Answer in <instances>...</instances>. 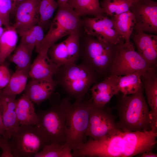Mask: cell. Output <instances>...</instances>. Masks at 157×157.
<instances>
[{
	"instance_id": "cell-1",
	"label": "cell",
	"mask_w": 157,
	"mask_h": 157,
	"mask_svg": "<svg viewBox=\"0 0 157 157\" xmlns=\"http://www.w3.org/2000/svg\"><path fill=\"white\" fill-rule=\"evenodd\" d=\"M142 85L135 93L119 96L116 109L119 117L118 128L125 131L150 130V112L144 95Z\"/></svg>"
},
{
	"instance_id": "cell-2",
	"label": "cell",
	"mask_w": 157,
	"mask_h": 157,
	"mask_svg": "<svg viewBox=\"0 0 157 157\" xmlns=\"http://www.w3.org/2000/svg\"><path fill=\"white\" fill-rule=\"evenodd\" d=\"M57 84L62 88L67 97L81 101L98 76L89 65L82 62L60 66L55 75Z\"/></svg>"
},
{
	"instance_id": "cell-3",
	"label": "cell",
	"mask_w": 157,
	"mask_h": 157,
	"mask_svg": "<svg viewBox=\"0 0 157 157\" xmlns=\"http://www.w3.org/2000/svg\"><path fill=\"white\" fill-rule=\"evenodd\" d=\"M82 31L80 33L79 57L82 62L91 67L98 77L105 78L109 76L117 45L99 40Z\"/></svg>"
},
{
	"instance_id": "cell-4",
	"label": "cell",
	"mask_w": 157,
	"mask_h": 157,
	"mask_svg": "<svg viewBox=\"0 0 157 157\" xmlns=\"http://www.w3.org/2000/svg\"><path fill=\"white\" fill-rule=\"evenodd\" d=\"M70 99L63 98L48 109L37 113L38 122L35 126L47 142L51 143L66 142L65 127Z\"/></svg>"
},
{
	"instance_id": "cell-5",
	"label": "cell",
	"mask_w": 157,
	"mask_h": 157,
	"mask_svg": "<svg viewBox=\"0 0 157 157\" xmlns=\"http://www.w3.org/2000/svg\"><path fill=\"white\" fill-rule=\"evenodd\" d=\"M92 98L70 103L65 127L66 142L73 152L79 149L85 141L88 124Z\"/></svg>"
},
{
	"instance_id": "cell-6",
	"label": "cell",
	"mask_w": 157,
	"mask_h": 157,
	"mask_svg": "<svg viewBox=\"0 0 157 157\" xmlns=\"http://www.w3.org/2000/svg\"><path fill=\"white\" fill-rule=\"evenodd\" d=\"M14 157H32L48 143L35 126H19L9 139Z\"/></svg>"
},
{
	"instance_id": "cell-7",
	"label": "cell",
	"mask_w": 157,
	"mask_h": 157,
	"mask_svg": "<svg viewBox=\"0 0 157 157\" xmlns=\"http://www.w3.org/2000/svg\"><path fill=\"white\" fill-rule=\"evenodd\" d=\"M150 67L145 60L135 51L131 42L124 41L116 45L109 76H123L137 72L144 73Z\"/></svg>"
},
{
	"instance_id": "cell-8",
	"label": "cell",
	"mask_w": 157,
	"mask_h": 157,
	"mask_svg": "<svg viewBox=\"0 0 157 157\" xmlns=\"http://www.w3.org/2000/svg\"><path fill=\"white\" fill-rule=\"evenodd\" d=\"M123 148L122 131L119 130L98 139L90 138L72 154L73 157H122Z\"/></svg>"
},
{
	"instance_id": "cell-9",
	"label": "cell",
	"mask_w": 157,
	"mask_h": 157,
	"mask_svg": "<svg viewBox=\"0 0 157 157\" xmlns=\"http://www.w3.org/2000/svg\"><path fill=\"white\" fill-rule=\"evenodd\" d=\"M119 130L110 108L97 105L92 100L86 136L97 140Z\"/></svg>"
},
{
	"instance_id": "cell-10",
	"label": "cell",
	"mask_w": 157,
	"mask_h": 157,
	"mask_svg": "<svg viewBox=\"0 0 157 157\" xmlns=\"http://www.w3.org/2000/svg\"><path fill=\"white\" fill-rule=\"evenodd\" d=\"M108 17L104 15L82 19L83 30L88 35L117 45L124 40L117 31L112 18Z\"/></svg>"
},
{
	"instance_id": "cell-11",
	"label": "cell",
	"mask_w": 157,
	"mask_h": 157,
	"mask_svg": "<svg viewBox=\"0 0 157 157\" xmlns=\"http://www.w3.org/2000/svg\"><path fill=\"white\" fill-rule=\"evenodd\" d=\"M122 157H130L151 151L157 143V132L122 131Z\"/></svg>"
},
{
	"instance_id": "cell-12",
	"label": "cell",
	"mask_w": 157,
	"mask_h": 157,
	"mask_svg": "<svg viewBox=\"0 0 157 157\" xmlns=\"http://www.w3.org/2000/svg\"><path fill=\"white\" fill-rule=\"evenodd\" d=\"M135 18L137 31L157 33V2L153 0H135L129 10Z\"/></svg>"
},
{
	"instance_id": "cell-13",
	"label": "cell",
	"mask_w": 157,
	"mask_h": 157,
	"mask_svg": "<svg viewBox=\"0 0 157 157\" xmlns=\"http://www.w3.org/2000/svg\"><path fill=\"white\" fill-rule=\"evenodd\" d=\"M16 97L0 90V113L5 130L2 136L8 139L20 126L15 110Z\"/></svg>"
},
{
	"instance_id": "cell-14",
	"label": "cell",
	"mask_w": 157,
	"mask_h": 157,
	"mask_svg": "<svg viewBox=\"0 0 157 157\" xmlns=\"http://www.w3.org/2000/svg\"><path fill=\"white\" fill-rule=\"evenodd\" d=\"M132 33V39L137 52L145 60L150 67H157V35L141 31Z\"/></svg>"
},
{
	"instance_id": "cell-15",
	"label": "cell",
	"mask_w": 157,
	"mask_h": 157,
	"mask_svg": "<svg viewBox=\"0 0 157 157\" xmlns=\"http://www.w3.org/2000/svg\"><path fill=\"white\" fill-rule=\"evenodd\" d=\"M57 85L53 78L32 79L27 83L24 94L38 105L50 98Z\"/></svg>"
},
{
	"instance_id": "cell-16",
	"label": "cell",
	"mask_w": 157,
	"mask_h": 157,
	"mask_svg": "<svg viewBox=\"0 0 157 157\" xmlns=\"http://www.w3.org/2000/svg\"><path fill=\"white\" fill-rule=\"evenodd\" d=\"M39 2V0H25L17 7L13 26L16 29H26L38 24Z\"/></svg>"
},
{
	"instance_id": "cell-17",
	"label": "cell",
	"mask_w": 157,
	"mask_h": 157,
	"mask_svg": "<svg viewBox=\"0 0 157 157\" xmlns=\"http://www.w3.org/2000/svg\"><path fill=\"white\" fill-rule=\"evenodd\" d=\"M47 50H40L31 64L29 77L32 79L53 78L60 66L54 63L48 54Z\"/></svg>"
},
{
	"instance_id": "cell-18",
	"label": "cell",
	"mask_w": 157,
	"mask_h": 157,
	"mask_svg": "<svg viewBox=\"0 0 157 157\" xmlns=\"http://www.w3.org/2000/svg\"><path fill=\"white\" fill-rule=\"evenodd\" d=\"M117 76L109 75L102 81L94 84L90 89L92 99L95 104L99 105H106L113 96L119 94Z\"/></svg>"
},
{
	"instance_id": "cell-19",
	"label": "cell",
	"mask_w": 157,
	"mask_h": 157,
	"mask_svg": "<svg viewBox=\"0 0 157 157\" xmlns=\"http://www.w3.org/2000/svg\"><path fill=\"white\" fill-rule=\"evenodd\" d=\"M54 19L69 35L82 30V19L68 4L58 6Z\"/></svg>"
},
{
	"instance_id": "cell-20",
	"label": "cell",
	"mask_w": 157,
	"mask_h": 157,
	"mask_svg": "<svg viewBox=\"0 0 157 157\" xmlns=\"http://www.w3.org/2000/svg\"><path fill=\"white\" fill-rule=\"evenodd\" d=\"M141 80L151 119L157 120V67H150L146 70L141 75Z\"/></svg>"
},
{
	"instance_id": "cell-21",
	"label": "cell",
	"mask_w": 157,
	"mask_h": 157,
	"mask_svg": "<svg viewBox=\"0 0 157 157\" xmlns=\"http://www.w3.org/2000/svg\"><path fill=\"white\" fill-rule=\"evenodd\" d=\"M15 110L19 126H35L38 121L33 103L24 94L16 100Z\"/></svg>"
},
{
	"instance_id": "cell-22",
	"label": "cell",
	"mask_w": 157,
	"mask_h": 157,
	"mask_svg": "<svg viewBox=\"0 0 157 157\" xmlns=\"http://www.w3.org/2000/svg\"><path fill=\"white\" fill-rule=\"evenodd\" d=\"M4 29L0 38V65H3L14 51L18 40L17 33L13 26L5 27Z\"/></svg>"
},
{
	"instance_id": "cell-23",
	"label": "cell",
	"mask_w": 157,
	"mask_h": 157,
	"mask_svg": "<svg viewBox=\"0 0 157 157\" xmlns=\"http://www.w3.org/2000/svg\"><path fill=\"white\" fill-rule=\"evenodd\" d=\"M110 17L117 31L124 39L125 42H130L135 25V18L132 13L129 10Z\"/></svg>"
},
{
	"instance_id": "cell-24",
	"label": "cell",
	"mask_w": 157,
	"mask_h": 157,
	"mask_svg": "<svg viewBox=\"0 0 157 157\" xmlns=\"http://www.w3.org/2000/svg\"><path fill=\"white\" fill-rule=\"evenodd\" d=\"M68 5L81 17L87 15L98 17L104 14L99 0H70Z\"/></svg>"
},
{
	"instance_id": "cell-25",
	"label": "cell",
	"mask_w": 157,
	"mask_h": 157,
	"mask_svg": "<svg viewBox=\"0 0 157 157\" xmlns=\"http://www.w3.org/2000/svg\"><path fill=\"white\" fill-rule=\"evenodd\" d=\"M143 73L137 72L117 76V83L119 92L124 95L135 93L142 85L141 76Z\"/></svg>"
},
{
	"instance_id": "cell-26",
	"label": "cell",
	"mask_w": 157,
	"mask_h": 157,
	"mask_svg": "<svg viewBox=\"0 0 157 157\" xmlns=\"http://www.w3.org/2000/svg\"><path fill=\"white\" fill-rule=\"evenodd\" d=\"M29 72L19 69H16L11 76L8 83L2 91L8 94L16 95L24 91L27 84Z\"/></svg>"
},
{
	"instance_id": "cell-27",
	"label": "cell",
	"mask_w": 157,
	"mask_h": 157,
	"mask_svg": "<svg viewBox=\"0 0 157 157\" xmlns=\"http://www.w3.org/2000/svg\"><path fill=\"white\" fill-rule=\"evenodd\" d=\"M14 51L9 57L10 60L16 65L17 68L29 72L33 51L21 42Z\"/></svg>"
},
{
	"instance_id": "cell-28",
	"label": "cell",
	"mask_w": 157,
	"mask_h": 157,
	"mask_svg": "<svg viewBox=\"0 0 157 157\" xmlns=\"http://www.w3.org/2000/svg\"><path fill=\"white\" fill-rule=\"evenodd\" d=\"M72 151L66 142L51 143L45 145L34 157H72Z\"/></svg>"
},
{
	"instance_id": "cell-29",
	"label": "cell",
	"mask_w": 157,
	"mask_h": 157,
	"mask_svg": "<svg viewBox=\"0 0 157 157\" xmlns=\"http://www.w3.org/2000/svg\"><path fill=\"white\" fill-rule=\"evenodd\" d=\"M135 0H102L100 3L104 14L111 17L129 10Z\"/></svg>"
},
{
	"instance_id": "cell-30",
	"label": "cell",
	"mask_w": 157,
	"mask_h": 157,
	"mask_svg": "<svg viewBox=\"0 0 157 157\" xmlns=\"http://www.w3.org/2000/svg\"><path fill=\"white\" fill-rule=\"evenodd\" d=\"M69 35V34L53 19L48 32L44 35L41 43L40 51L43 50H48L49 48L58 40Z\"/></svg>"
},
{
	"instance_id": "cell-31",
	"label": "cell",
	"mask_w": 157,
	"mask_h": 157,
	"mask_svg": "<svg viewBox=\"0 0 157 157\" xmlns=\"http://www.w3.org/2000/svg\"><path fill=\"white\" fill-rule=\"evenodd\" d=\"M48 54L51 60L60 67L73 63L70 60L64 41L51 46L48 50Z\"/></svg>"
},
{
	"instance_id": "cell-32",
	"label": "cell",
	"mask_w": 157,
	"mask_h": 157,
	"mask_svg": "<svg viewBox=\"0 0 157 157\" xmlns=\"http://www.w3.org/2000/svg\"><path fill=\"white\" fill-rule=\"evenodd\" d=\"M58 7V3L55 0H39V19L38 25L44 30Z\"/></svg>"
},
{
	"instance_id": "cell-33",
	"label": "cell",
	"mask_w": 157,
	"mask_h": 157,
	"mask_svg": "<svg viewBox=\"0 0 157 157\" xmlns=\"http://www.w3.org/2000/svg\"><path fill=\"white\" fill-rule=\"evenodd\" d=\"M81 32L69 35L64 40L72 63H75L79 58Z\"/></svg>"
},
{
	"instance_id": "cell-34",
	"label": "cell",
	"mask_w": 157,
	"mask_h": 157,
	"mask_svg": "<svg viewBox=\"0 0 157 157\" xmlns=\"http://www.w3.org/2000/svg\"><path fill=\"white\" fill-rule=\"evenodd\" d=\"M13 8L10 0H0V19L5 27L10 25V15Z\"/></svg>"
},
{
	"instance_id": "cell-35",
	"label": "cell",
	"mask_w": 157,
	"mask_h": 157,
	"mask_svg": "<svg viewBox=\"0 0 157 157\" xmlns=\"http://www.w3.org/2000/svg\"><path fill=\"white\" fill-rule=\"evenodd\" d=\"M26 29L34 38L36 42L35 50L37 53L40 51L41 43L44 36V30L40 26L37 24L32 26Z\"/></svg>"
},
{
	"instance_id": "cell-36",
	"label": "cell",
	"mask_w": 157,
	"mask_h": 157,
	"mask_svg": "<svg viewBox=\"0 0 157 157\" xmlns=\"http://www.w3.org/2000/svg\"><path fill=\"white\" fill-rule=\"evenodd\" d=\"M16 30L17 33L21 37L20 42L23 43L33 51L36 46V42L34 37L26 29H18Z\"/></svg>"
},
{
	"instance_id": "cell-37",
	"label": "cell",
	"mask_w": 157,
	"mask_h": 157,
	"mask_svg": "<svg viewBox=\"0 0 157 157\" xmlns=\"http://www.w3.org/2000/svg\"><path fill=\"white\" fill-rule=\"evenodd\" d=\"M0 148L2 151L1 157H14L8 139L2 135L0 138Z\"/></svg>"
},
{
	"instance_id": "cell-38",
	"label": "cell",
	"mask_w": 157,
	"mask_h": 157,
	"mask_svg": "<svg viewBox=\"0 0 157 157\" xmlns=\"http://www.w3.org/2000/svg\"><path fill=\"white\" fill-rule=\"evenodd\" d=\"M11 76L8 68L3 64L0 65V90L3 89L7 85Z\"/></svg>"
},
{
	"instance_id": "cell-39",
	"label": "cell",
	"mask_w": 157,
	"mask_h": 157,
	"mask_svg": "<svg viewBox=\"0 0 157 157\" xmlns=\"http://www.w3.org/2000/svg\"><path fill=\"white\" fill-rule=\"evenodd\" d=\"M141 157H157V154L151 151L146 152L141 154Z\"/></svg>"
},
{
	"instance_id": "cell-40",
	"label": "cell",
	"mask_w": 157,
	"mask_h": 157,
	"mask_svg": "<svg viewBox=\"0 0 157 157\" xmlns=\"http://www.w3.org/2000/svg\"><path fill=\"white\" fill-rule=\"evenodd\" d=\"M70 0H56L58 6L59 5L68 4Z\"/></svg>"
},
{
	"instance_id": "cell-41",
	"label": "cell",
	"mask_w": 157,
	"mask_h": 157,
	"mask_svg": "<svg viewBox=\"0 0 157 157\" xmlns=\"http://www.w3.org/2000/svg\"><path fill=\"white\" fill-rule=\"evenodd\" d=\"M0 130L1 131L2 133H3V134H4L5 131V130L4 129V127L2 122L1 116L0 113Z\"/></svg>"
},
{
	"instance_id": "cell-42",
	"label": "cell",
	"mask_w": 157,
	"mask_h": 157,
	"mask_svg": "<svg viewBox=\"0 0 157 157\" xmlns=\"http://www.w3.org/2000/svg\"><path fill=\"white\" fill-rule=\"evenodd\" d=\"M25 0H15L14 7V12H15V9L21 3L24 1Z\"/></svg>"
},
{
	"instance_id": "cell-43",
	"label": "cell",
	"mask_w": 157,
	"mask_h": 157,
	"mask_svg": "<svg viewBox=\"0 0 157 157\" xmlns=\"http://www.w3.org/2000/svg\"><path fill=\"white\" fill-rule=\"evenodd\" d=\"M4 30V28H3L2 26H0V38L3 34Z\"/></svg>"
},
{
	"instance_id": "cell-44",
	"label": "cell",
	"mask_w": 157,
	"mask_h": 157,
	"mask_svg": "<svg viewBox=\"0 0 157 157\" xmlns=\"http://www.w3.org/2000/svg\"><path fill=\"white\" fill-rule=\"evenodd\" d=\"M3 133L0 130V138H1V136L3 135Z\"/></svg>"
},
{
	"instance_id": "cell-45",
	"label": "cell",
	"mask_w": 157,
	"mask_h": 157,
	"mask_svg": "<svg viewBox=\"0 0 157 157\" xmlns=\"http://www.w3.org/2000/svg\"><path fill=\"white\" fill-rule=\"evenodd\" d=\"M2 25H3L0 19V26H2Z\"/></svg>"
}]
</instances>
